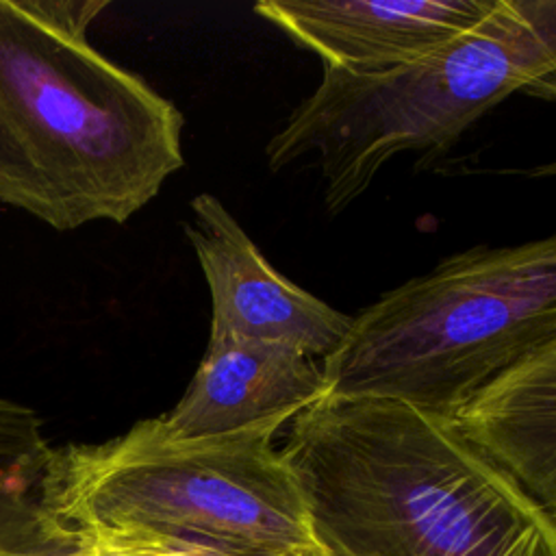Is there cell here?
<instances>
[{"label":"cell","mask_w":556,"mask_h":556,"mask_svg":"<svg viewBox=\"0 0 556 556\" xmlns=\"http://www.w3.org/2000/svg\"><path fill=\"white\" fill-rule=\"evenodd\" d=\"M104 0H0V204L124 224L185 165L180 109L89 41Z\"/></svg>","instance_id":"1"},{"label":"cell","mask_w":556,"mask_h":556,"mask_svg":"<svg viewBox=\"0 0 556 556\" xmlns=\"http://www.w3.org/2000/svg\"><path fill=\"white\" fill-rule=\"evenodd\" d=\"M278 447L317 543L352 556H556V528L450 417L326 395Z\"/></svg>","instance_id":"2"},{"label":"cell","mask_w":556,"mask_h":556,"mask_svg":"<svg viewBox=\"0 0 556 556\" xmlns=\"http://www.w3.org/2000/svg\"><path fill=\"white\" fill-rule=\"evenodd\" d=\"M278 430L180 439L159 415L100 443H67L54 447L48 506L87 541L298 556L317 539Z\"/></svg>","instance_id":"3"},{"label":"cell","mask_w":556,"mask_h":556,"mask_svg":"<svg viewBox=\"0 0 556 556\" xmlns=\"http://www.w3.org/2000/svg\"><path fill=\"white\" fill-rule=\"evenodd\" d=\"M515 93L556 100V0H500L465 35L387 72L324 67L269 139L267 165L315 156L324 206L339 213L391 159L450 148Z\"/></svg>","instance_id":"4"},{"label":"cell","mask_w":556,"mask_h":556,"mask_svg":"<svg viewBox=\"0 0 556 556\" xmlns=\"http://www.w3.org/2000/svg\"><path fill=\"white\" fill-rule=\"evenodd\" d=\"M556 339V232L473 245L352 315L321 361L328 395L393 397L452 417Z\"/></svg>","instance_id":"5"},{"label":"cell","mask_w":556,"mask_h":556,"mask_svg":"<svg viewBox=\"0 0 556 556\" xmlns=\"http://www.w3.org/2000/svg\"><path fill=\"white\" fill-rule=\"evenodd\" d=\"M182 230L211 295L208 334L276 341L317 361L341 348L352 315L282 276L217 195L191 198Z\"/></svg>","instance_id":"6"},{"label":"cell","mask_w":556,"mask_h":556,"mask_svg":"<svg viewBox=\"0 0 556 556\" xmlns=\"http://www.w3.org/2000/svg\"><path fill=\"white\" fill-rule=\"evenodd\" d=\"M500 0H261L254 13L324 67L376 74L413 63L478 26Z\"/></svg>","instance_id":"7"},{"label":"cell","mask_w":556,"mask_h":556,"mask_svg":"<svg viewBox=\"0 0 556 556\" xmlns=\"http://www.w3.org/2000/svg\"><path fill=\"white\" fill-rule=\"evenodd\" d=\"M326 395L321 361L276 341L208 334L182 397L161 421L180 439L282 428Z\"/></svg>","instance_id":"8"},{"label":"cell","mask_w":556,"mask_h":556,"mask_svg":"<svg viewBox=\"0 0 556 556\" xmlns=\"http://www.w3.org/2000/svg\"><path fill=\"white\" fill-rule=\"evenodd\" d=\"M450 419L556 528V339L489 382Z\"/></svg>","instance_id":"9"},{"label":"cell","mask_w":556,"mask_h":556,"mask_svg":"<svg viewBox=\"0 0 556 556\" xmlns=\"http://www.w3.org/2000/svg\"><path fill=\"white\" fill-rule=\"evenodd\" d=\"M52 456L39 413L0 397V556H65L78 545L48 506Z\"/></svg>","instance_id":"10"},{"label":"cell","mask_w":556,"mask_h":556,"mask_svg":"<svg viewBox=\"0 0 556 556\" xmlns=\"http://www.w3.org/2000/svg\"><path fill=\"white\" fill-rule=\"evenodd\" d=\"M167 552L169 547L163 543H119L78 539V545L65 556H167Z\"/></svg>","instance_id":"11"},{"label":"cell","mask_w":556,"mask_h":556,"mask_svg":"<svg viewBox=\"0 0 556 556\" xmlns=\"http://www.w3.org/2000/svg\"><path fill=\"white\" fill-rule=\"evenodd\" d=\"M298 556H352L348 552H341V549H334V547H328V545H321V543H315L313 547L304 549L302 554Z\"/></svg>","instance_id":"12"},{"label":"cell","mask_w":556,"mask_h":556,"mask_svg":"<svg viewBox=\"0 0 556 556\" xmlns=\"http://www.w3.org/2000/svg\"><path fill=\"white\" fill-rule=\"evenodd\" d=\"M528 176H532V178H549V176H556V159L549 161V163H541V165L528 169Z\"/></svg>","instance_id":"13"}]
</instances>
